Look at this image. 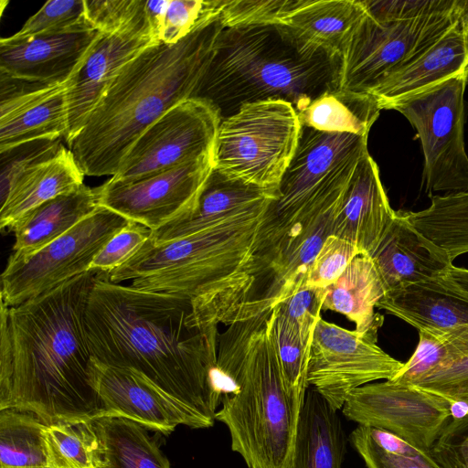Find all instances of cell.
I'll list each match as a JSON object with an SVG mask.
<instances>
[{"label": "cell", "instance_id": "obj_3", "mask_svg": "<svg viewBox=\"0 0 468 468\" xmlns=\"http://www.w3.org/2000/svg\"><path fill=\"white\" fill-rule=\"evenodd\" d=\"M224 27L218 16L177 43L151 45L122 67L68 144L85 176H115L143 133L195 95Z\"/></svg>", "mask_w": 468, "mask_h": 468}, {"label": "cell", "instance_id": "obj_17", "mask_svg": "<svg viewBox=\"0 0 468 468\" xmlns=\"http://www.w3.org/2000/svg\"><path fill=\"white\" fill-rule=\"evenodd\" d=\"M100 31L86 18L64 30L16 39H0V73L28 81L64 83Z\"/></svg>", "mask_w": 468, "mask_h": 468}, {"label": "cell", "instance_id": "obj_2", "mask_svg": "<svg viewBox=\"0 0 468 468\" xmlns=\"http://www.w3.org/2000/svg\"><path fill=\"white\" fill-rule=\"evenodd\" d=\"M97 274L90 270L7 306L12 360L0 374V410L31 411L48 424L102 417L85 329Z\"/></svg>", "mask_w": 468, "mask_h": 468}, {"label": "cell", "instance_id": "obj_49", "mask_svg": "<svg viewBox=\"0 0 468 468\" xmlns=\"http://www.w3.org/2000/svg\"><path fill=\"white\" fill-rule=\"evenodd\" d=\"M441 278L447 285L468 296V269L452 264L443 271Z\"/></svg>", "mask_w": 468, "mask_h": 468}, {"label": "cell", "instance_id": "obj_38", "mask_svg": "<svg viewBox=\"0 0 468 468\" xmlns=\"http://www.w3.org/2000/svg\"><path fill=\"white\" fill-rule=\"evenodd\" d=\"M306 0H221L220 19L225 27L282 26Z\"/></svg>", "mask_w": 468, "mask_h": 468}, {"label": "cell", "instance_id": "obj_29", "mask_svg": "<svg viewBox=\"0 0 468 468\" xmlns=\"http://www.w3.org/2000/svg\"><path fill=\"white\" fill-rule=\"evenodd\" d=\"M380 111L371 94L339 87L314 99L298 115L303 127L324 133L368 136Z\"/></svg>", "mask_w": 468, "mask_h": 468}, {"label": "cell", "instance_id": "obj_18", "mask_svg": "<svg viewBox=\"0 0 468 468\" xmlns=\"http://www.w3.org/2000/svg\"><path fill=\"white\" fill-rule=\"evenodd\" d=\"M155 43L151 37L133 32H100L66 81L67 144L84 126L122 67Z\"/></svg>", "mask_w": 468, "mask_h": 468}, {"label": "cell", "instance_id": "obj_46", "mask_svg": "<svg viewBox=\"0 0 468 468\" xmlns=\"http://www.w3.org/2000/svg\"><path fill=\"white\" fill-rule=\"evenodd\" d=\"M412 386L439 395L450 402L463 401L468 404V356Z\"/></svg>", "mask_w": 468, "mask_h": 468}, {"label": "cell", "instance_id": "obj_19", "mask_svg": "<svg viewBox=\"0 0 468 468\" xmlns=\"http://www.w3.org/2000/svg\"><path fill=\"white\" fill-rule=\"evenodd\" d=\"M395 216L382 186L378 165L366 153L346 191L333 235L371 257Z\"/></svg>", "mask_w": 468, "mask_h": 468}, {"label": "cell", "instance_id": "obj_25", "mask_svg": "<svg viewBox=\"0 0 468 468\" xmlns=\"http://www.w3.org/2000/svg\"><path fill=\"white\" fill-rule=\"evenodd\" d=\"M346 439L341 420L314 389H307L301 409L293 468H341Z\"/></svg>", "mask_w": 468, "mask_h": 468}, {"label": "cell", "instance_id": "obj_53", "mask_svg": "<svg viewBox=\"0 0 468 468\" xmlns=\"http://www.w3.org/2000/svg\"><path fill=\"white\" fill-rule=\"evenodd\" d=\"M465 46H466V51H467V57H468V34L465 35ZM468 61V59H467Z\"/></svg>", "mask_w": 468, "mask_h": 468}, {"label": "cell", "instance_id": "obj_23", "mask_svg": "<svg viewBox=\"0 0 468 468\" xmlns=\"http://www.w3.org/2000/svg\"><path fill=\"white\" fill-rule=\"evenodd\" d=\"M84 176L71 152L63 145L55 156L32 167L16 182L0 206L1 231L11 232L36 207L80 188Z\"/></svg>", "mask_w": 468, "mask_h": 468}, {"label": "cell", "instance_id": "obj_42", "mask_svg": "<svg viewBox=\"0 0 468 468\" xmlns=\"http://www.w3.org/2000/svg\"><path fill=\"white\" fill-rule=\"evenodd\" d=\"M357 254V249L347 240L335 235L328 236L309 269L304 285L326 289L340 277Z\"/></svg>", "mask_w": 468, "mask_h": 468}, {"label": "cell", "instance_id": "obj_50", "mask_svg": "<svg viewBox=\"0 0 468 468\" xmlns=\"http://www.w3.org/2000/svg\"><path fill=\"white\" fill-rule=\"evenodd\" d=\"M453 16L464 35L468 34V0H454Z\"/></svg>", "mask_w": 468, "mask_h": 468}, {"label": "cell", "instance_id": "obj_26", "mask_svg": "<svg viewBox=\"0 0 468 468\" xmlns=\"http://www.w3.org/2000/svg\"><path fill=\"white\" fill-rule=\"evenodd\" d=\"M365 14L361 0H306L282 26L305 45L342 56Z\"/></svg>", "mask_w": 468, "mask_h": 468}, {"label": "cell", "instance_id": "obj_9", "mask_svg": "<svg viewBox=\"0 0 468 468\" xmlns=\"http://www.w3.org/2000/svg\"><path fill=\"white\" fill-rule=\"evenodd\" d=\"M129 219L103 207L68 232L19 261H7L1 275L0 301L16 306L90 271L105 243Z\"/></svg>", "mask_w": 468, "mask_h": 468}, {"label": "cell", "instance_id": "obj_20", "mask_svg": "<svg viewBox=\"0 0 468 468\" xmlns=\"http://www.w3.org/2000/svg\"><path fill=\"white\" fill-rule=\"evenodd\" d=\"M371 258L386 293L438 278L453 264L408 221L402 210L395 211Z\"/></svg>", "mask_w": 468, "mask_h": 468}, {"label": "cell", "instance_id": "obj_40", "mask_svg": "<svg viewBox=\"0 0 468 468\" xmlns=\"http://www.w3.org/2000/svg\"><path fill=\"white\" fill-rule=\"evenodd\" d=\"M221 0H170L159 42L175 44L220 15Z\"/></svg>", "mask_w": 468, "mask_h": 468}, {"label": "cell", "instance_id": "obj_24", "mask_svg": "<svg viewBox=\"0 0 468 468\" xmlns=\"http://www.w3.org/2000/svg\"><path fill=\"white\" fill-rule=\"evenodd\" d=\"M95 188L84 184L75 191L58 196L36 207L13 228L15 234L10 261L34 254L62 236L98 207Z\"/></svg>", "mask_w": 468, "mask_h": 468}, {"label": "cell", "instance_id": "obj_52", "mask_svg": "<svg viewBox=\"0 0 468 468\" xmlns=\"http://www.w3.org/2000/svg\"><path fill=\"white\" fill-rule=\"evenodd\" d=\"M463 75L466 80V83L468 84V61L465 64L464 69H463Z\"/></svg>", "mask_w": 468, "mask_h": 468}, {"label": "cell", "instance_id": "obj_54", "mask_svg": "<svg viewBox=\"0 0 468 468\" xmlns=\"http://www.w3.org/2000/svg\"><path fill=\"white\" fill-rule=\"evenodd\" d=\"M5 468H40V467H5Z\"/></svg>", "mask_w": 468, "mask_h": 468}, {"label": "cell", "instance_id": "obj_41", "mask_svg": "<svg viewBox=\"0 0 468 468\" xmlns=\"http://www.w3.org/2000/svg\"><path fill=\"white\" fill-rule=\"evenodd\" d=\"M84 0H49L11 37L29 38L67 29L85 18Z\"/></svg>", "mask_w": 468, "mask_h": 468}, {"label": "cell", "instance_id": "obj_44", "mask_svg": "<svg viewBox=\"0 0 468 468\" xmlns=\"http://www.w3.org/2000/svg\"><path fill=\"white\" fill-rule=\"evenodd\" d=\"M326 295V289L303 285L293 295L276 306L280 314L293 324L303 339L311 343Z\"/></svg>", "mask_w": 468, "mask_h": 468}, {"label": "cell", "instance_id": "obj_15", "mask_svg": "<svg viewBox=\"0 0 468 468\" xmlns=\"http://www.w3.org/2000/svg\"><path fill=\"white\" fill-rule=\"evenodd\" d=\"M91 367L102 417L128 419L165 435L178 425L206 428L188 409L140 372L103 365L93 357Z\"/></svg>", "mask_w": 468, "mask_h": 468}, {"label": "cell", "instance_id": "obj_43", "mask_svg": "<svg viewBox=\"0 0 468 468\" xmlns=\"http://www.w3.org/2000/svg\"><path fill=\"white\" fill-rule=\"evenodd\" d=\"M146 226L129 220L94 257L90 271L110 273L125 263L152 237Z\"/></svg>", "mask_w": 468, "mask_h": 468}, {"label": "cell", "instance_id": "obj_10", "mask_svg": "<svg viewBox=\"0 0 468 468\" xmlns=\"http://www.w3.org/2000/svg\"><path fill=\"white\" fill-rule=\"evenodd\" d=\"M452 9L394 23H379L366 11L343 50L340 88L367 92L416 59L456 24Z\"/></svg>", "mask_w": 468, "mask_h": 468}, {"label": "cell", "instance_id": "obj_8", "mask_svg": "<svg viewBox=\"0 0 468 468\" xmlns=\"http://www.w3.org/2000/svg\"><path fill=\"white\" fill-rule=\"evenodd\" d=\"M466 84L462 72L388 108L400 112L417 131L424 156L422 183L430 197L437 192H468L463 137Z\"/></svg>", "mask_w": 468, "mask_h": 468}, {"label": "cell", "instance_id": "obj_28", "mask_svg": "<svg viewBox=\"0 0 468 468\" xmlns=\"http://www.w3.org/2000/svg\"><path fill=\"white\" fill-rule=\"evenodd\" d=\"M385 294L372 258L357 254L340 277L326 288L322 310L344 314L359 333L378 334L383 316L375 313V308Z\"/></svg>", "mask_w": 468, "mask_h": 468}, {"label": "cell", "instance_id": "obj_37", "mask_svg": "<svg viewBox=\"0 0 468 468\" xmlns=\"http://www.w3.org/2000/svg\"><path fill=\"white\" fill-rule=\"evenodd\" d=\"M145 1L84 0V16L87 21L100 32L111 34L133 32L151 37L155 40L146 16Z\"/></svg>", "mask_w": 468, "mask_h": 468}, {"label": "cell", "instance_id": "obj_31", "mask_svg": "<svg viewBox=\"0 0 468 468\" xmlns=\"http://www.w3.org/2000/svg\"><path fill=\"white\" fill-rule=\"evenodd\" d=\"M428 207L405 211L408 221L450 261L468 252V192L433 195Z\"/></svg>", "mask_w": 468, "mask_h": 468}, {"label": "cell", "instance_id": "obj_5", "mask_svg": "<svg viewBox=\"0 0 468 468\" xmlns=\"http://www.w3.org/2000/svg\"><path fill=\"white\" fill-rule=\"evenodd\" d=\"M340 55L312 48L283 26L224 27L193 97L209 101L221 121L246 103L282 100L303 112L340 87Z\"/></svg>", "mask_w": 468, "mask_h": 468}, {"label": "cell", "instance_id": "obj_11", "mask_svg": "<svg viewBox=\"0 0 468 468\" xmlns=\"http://www.w3.org/2000/svg\"><path fill=\"white\" fill-rule=\"evenodd\" d=\"M378 334L359 333L318 320L312 337L307 383L335 410L348 395L376 380L393 378L402 362L377 344Z\"/></svg>", "mask_w": 468, "mask_h": 468}, {"label": "cell", "instance_id": "obj_33", "mask_svg": "<svg viewBox=\"0 0 468 468\" xmlns=\"http://www.w3.org/2000/svg\"><path fill=\"white\" fill-rule=\"evenodd\" d=\"M350 441L367 468H450L432 450H422L382 429L358 425Z\"/></svg>", "mask_w": 468, "mask_h": 468}, {"label": "cell", "instance_id": "obj_30", "mask_svg": "<svg viewBox=\"0 0 468 468\" xmlns=\"http://www.w3.org/2000/svg\"><path fill=\"white\" fill-rule=\"evenodd\" d=\"M102 446V468H170L146 428L121 417L92 420Z\"/></svg>", "mask_w": 468, "mask_h": 468}, {"label": "cell", "instance_id": "obj_16", "mask_svg": "<svg viewBox=\"0 0 468 468\" xmlns=\"http://www.w3.org/2000/svg\"><path fill=\"white\" fill-rule=\"evenodd\" d=\"M66 82L42 83L0 73V151L30 141L65 138Z\"/></svg>", "mask_w": 468, "mask_h": 468}, {"label": "cell", "instance_id": "obj_13", "mask_svg": "<svg viewBox=\"0 0 468 468\" xmlns=\"http://www.w3.org/2000/svg\"><path fill=\"white\" fill-rule=\"evenodd\" d=\"M450 407L439 395L388 379L353 390L342 411L358 425L388 431L431 451L451 421Z\"/></svg>", "mask_w": 468, "mask_h": 468}, {"label": "cell", "instance_id": "obj_45", "mask_svg": "<svg viewBox=\"0 0 468 468\" xmlns=\"http://www.w3.org/2000/svg\"><path fill=\"white\" fill-rule=\"evenodd\" d=\"M454 0H364L367 13L379 23L407 21L452 7Z\"/></svg>", "mask_w": 468, "mask_h": 468}, {"label": "cell", "instance_id": "obj_14", "mask_svg": "<svg viewBox=\"0 0 468 468\" xmlns=\"http://www.w3.org/2000/svg\"><path fill=\"white\" fill-rule=\"evenodd\" d=\"M214 169V157L184 163L134 181L96 187L99 206L152 231L191 209Z\"/></svg>", "mask_w": 468, "mask_h": 468}, {"label": "cell", "instance_id": "obj_12", "mask_svg": "<svg viewBox=\"0 0 468 468\" xmlns=\"http://www.w3.org/2000/svg\"><path fill=\"white\" fill-rule=\"evenodd\" d=\"M221 118L207 101L191 97L167 111L135 141L112 178L129 182L213 156Z\"/></svg>", "mask_w": 468, "mask_h": 468}, {"label": "cell", "instance_id": "obj_48", "mask_svg": "<svg viewBox=\"0 0 468 468\" xmlns=\"http://www.w3.org/2000/svg\"><path fill=\"white\" fill-rule=\"evenodd\" d=\"M170 0H146L145 12L156 41L159 42V34L163 26L165 15Z\"/></svg>", "mask_w": 468, "mask_h": 468}, {"label": "cell", "instance_id": "obj_36", "mask_svg": "<svg viewBox=\"0 0 468 468\" xmlns=\"http://www.w3.org/2000/svg\"><path fill=\"white\" fill-rule=\"evenodd\" d=\"M270 326L280 363L289 388L301 398L308 388L307 368L311 343L306 342L300 331L277 308L271 310Z\"/></svg>", "mask_w": 468, "mask_h": 468}, {"label": "cell", "instance_id": "obj_6", "mask_svg": "<svg viewBox=\"0 0 468 468\" xmlns=\"http://www.w3.org/2000/svg\"><path fill=\"white\" fill-rule=\"evenodd\" d=\"M278 190L236 208L186 236L154 244L149 239L125 263L108 273L111 282L188 298L202 327L225 322L254 236Z\"/></svg>", "mask_w": 468, "mask_h": 468}, {"label": "cell", "instance_id": "obj_22", "mask_svg": "<svg viewBox=\"0 0 468 468\" xmlns=\"http://www.w3.org/2000/svg\"><path fill=\"white\" fill-rule=\"evenodd\" d=\"M416 329L468 327V296L440 277L386 293L377 304Z\"/></svg>", "mask_w": 468, "mask_h": 468}, {"label": "cell", "instance_id": "obj_39", "mask_svg": "<svg viewBox=\"0 0 468 468\" xmlns=\"http://www.w3.org/2000/svg\"><path fill=\"white\" fill-rule=\"evenodd\" d=\"M63 144L60 139L27 142L0 151V206L29 169L55 156Z\"/></svg>", "mask_w": 468, "mask_h": 468}, {"label": "cell", "instance_id": "obj_34", "mask_svg": "<svg viewBox=\"0 0 468 468\" xmlns=\"http://www.w3.org/2000/svg\"><path fill=\"white\" fill-rule=\"evenodd\" d=\"M419 343L399 372L391 378L413 385L468 356V327L419 329Z\"/></svg>", "mask_w": 468, "mask_h": 468}, {"label": "cell", "instance_id": "obj_32", "mask_svg": "<svg viewBox=\"0 0 468 468\" xmlns=\"http://www.w3.org/2000/svg\"><path fill=\"white\" fill-rule=\"evenodd\" d=\"M48 425L31 411L0 410V468H50L45 441Z\"/></svg>", "mask_w": 468, "mask_h": 468}, {"label": "cell", "instance_id": "obj_47", "mask_svg": "<svg viewBox=\"0 0 468 468\" xmlns=\"http://www.w3.org/2000/svg\"><path fill=\"white\" fill-rule=\"evenodd\" d=\"M432 451L451 468H468V417L451 420Z\"/></svg>", "mask_w": 468, "mask_h": 468}, {"label": "cell", "instance_id": "obj_27", "mask_svg": "<svg viewBox=\"0 0 468 468\" xmlns=\"http://www.w3.org/2000/svg\"><path fill=\"white\" fill-rule=\"evenodd\" d=\"M277 190L250 186L213 169L195 206L154 230L150 239L158 245L186 236Z\"/></svg>", "mask_w": 468, "mask_h": 468}, {"label": "cell", "instance_id": "obj_1", "mask_svg": "<svg viewBox=\"0 0 468 468\" xmlns=\"http://www.w3.org/2000/svg\"><path fill=\"white\" fill-rule=\"evenodd\" d=\"M86 336L98 362L136 370L209 428L221 399L218 326L202 327L181 295L111 282L99 272L85 310Z\"/></svg>", "mask_w": 468, "mask_h": 468}, {"label": "cell", "instance_id": "obj_21", "mask_svg": "<svg viewBox=\"0 0 468 468\" xmlns=\"http://www.w3.org/2000/svg\"><path fill=\"white\" fill-rule=\"evenodd\" d=\"M465 35L455 24L435 44L408 65L388 75L367 93L380 110L463 72L467 62Z\"/></svg>", "mask_w": 468, "mask_h": 468}, {"label": "cell", "instance_id": "obj_35", "mask_svg": "<svg viewBox=\"0 0 468 468\" xmlns=\"http://www.w3.org/2000/svg\"><path fill=\"white\" fill-rule=\"evenodd\" d=\"M45 441L50 468H102V446L92 421L48 424Z\"/></svg>", "mask_w": 468, "mask_h": 468}, {"label": "cell", "instance_id": "obj_4", "mask_svg": "<svg viewBox=\"0 0 468 468\" xmlns=\"http://www.w3.org/2000/svg\"><path fill=\"white\" fill-rule=\"evenodd\" d=\"M271 311L235 322L218 335L216 420L248 468H293L304 398L288 387L271 332Z\"/></svg>", "mask_w": 468, "mask_h": 468}, {"label": "cell", "instance_id": "obj_51", "mask_svg": "<svg viewBox=\"0 0 468 468\" xmlns=\"http://www.w3.org/2000/svg\"><path fill=\"white\" fill-rule=\"evenodd\" d=\"M451 420L459 421L468 417V404L463 401H452L450 407Z\"/></svg>", "mask_w": 468, "mask_h": 468}, {"label": "cell", "instance_id": "obj_7", "mask_svg": "<svg viewBox=\"0 0 468 468\" xmlns=\"http://www.w3.org/2000/svg\"><path fill=\"white\" fill-rule=\"evenodd\" d=\"M301 133L298 112L288 101L242 104L219 124L214 169L250 186L278 189Z\"/></svg>", "mask_w": 468, "mask_h": 468}]
</instances>
